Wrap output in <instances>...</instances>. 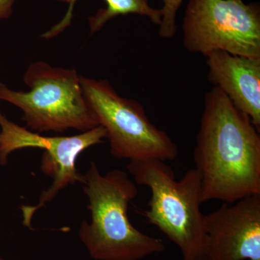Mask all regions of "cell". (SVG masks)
<instances>
[{
	"mask_svg": "<svg viewBox=\"0 0 260 260\" xmlns=\"http://www.w3.org/2000/svg\"><path fill=\"white\" fill-rule=\"evenodd\" d=\"M194 160L203 203L260 194L259 131L218 87L205 96Z\"/></svg>",
	"mask_w": 260,
	"mask_h": 260,
	"instance_id": "obj_1",
	"label": "cell"
},
{
	"mask_svg": "<svg viewBox=\"0 0 260 260\" xmlns=\"http://www.w3.org/2000/svg\"><path fill=\"white\" fill-rule=\"evenodd\" d=\"M82 184L90 221L82 222L78 237L90 257L141 260L166 250L162 240L140 232L130 222L128 209L138 189L126 172L114 169L102 174L91 162Z\"/></svg>",
	"mask_w": 260,
	"mask_h": 260,
	"instance_id": "obj_2",
	"label": "cell"
},
{
	"mask_svg": "<svg viewBox=\"0 0 260 260\" xmlns=\"http://www.w3.org/2000/svg\"><path fill=\"white\" fill-rule=\"evenodd\" d=\"M136 184L151 192L143 215L176 244L181 260H205V215L201 211V179L191 169L177 180L166 161L129 162L126 167Z\"/></svg>",
	"mask_w": 260,
	"mask_h": 260,
	"instance_id": "obj_3",
	"label": "cell"
},
{
	"mask_svg": "<svg viewBox=\"0 0 260 260\" xmlns=\"http://www.w3.org/2000/svg\"><path fill=\"white\" fill-rule=\"evenodd\" d=\"M30 90L15 91L0 82V101L21 109L23 120L37 133H80L99 126L75 69L53 68L44 61L29 65L23 76Z\"/></svg>",
	"mask_w": 260,
	"mask_h": 260,
	"instance_id": "obj_4",
	"label": "cell"
},
{
	"mask_svg": "<svg viewBox=\"0 0 260 260\" xmlns=\"http://www.w3.org/2000/svg\"><path fill=\"white\" fill-rule=\"evenodd\" d=\"M80 82L89 107L106 130L113 156L129 162L177 158V145L154 125L139 102L120 96L107 80L80 75Z\"/></svg>",
	"mask_w": 260,
	"mask_h": 260,
	"instance_id": "obj_5",
	"label": "cell"
},
{
	"mask_svg": "<svg viewBox=\"0 0 260 260\" xmlns=\"http://www.w3.org/2000/svg\"><path fill=\"white\" fill-rule=\"evenodd\" d=\"M188 51L260 58V6L243 0H189L182 24Z\"/></svg>",
	"mask_w": 260,
	"mask_h": 260,
	"instance_id": "obj_6",
	"label": "cell"
},
{
	"mask_svg": "<svg viewBox=\"0 0 260 260\" xmlns=\"http://www.w3.org/2000/svg\"><path fill=\"white\" fill-rule=\"evenodd\" d=\"M0 164L5 165L12 152L25 148L44 150L41 169L52 178L53 182L40 195L37 205L22 207L23 225L30 227L34 214L45 206L59 191L77 182L82 183L83 175L76 168V160L86 149L104 143L106 130L98 126L88 131L68 137H44L9 120L0 111Z\"/></svg>",
	"mask_w": 260,
	"mask_h": 260,
	"instance_id": "obj_7",
	"label": "cell"
},
{
	"mask_svg": "<svg viewBox=\"0 0 260 260\" xmlns=\"http://www.w3.org/2000/svg\"><path fill=\"white\" fill-rule=\"evenodd\" d=\"M205 260H260V194L205 215Z\"/></svg>",
	"mask_w": 260,
	"mask_h": 260,
	"instance_id": "obj_8",
	"label": "cell"
},
{
	"mask_svg": "<svg viewBox=\"0 0 260 260\" xmlns=\"http://www.w3.org/2000/svg\"><path fill=\"white\" fill-rule=\"evenodd\" d=\"M207 57L208 78L260 129V58L212 51Z\"/></svg>",
	"mask_w": 260,
	"mask_h": 260,
	"instance_id": "obj_9",
	"label": "cell"
},
{
	"mask_svg": "<svg viewBox=\"0 0 260 260\" xmlns=\"http://www.w3.org/2000/svg\"><path fill=\"white\" fill-rule=\"evenodd\" d=\"M69 5L68 12L64 18L52 28L41 36L43 39H49L59 35L71 25L73 17V10L75 3L78 0H56ZM149 0H105L107 8L98 10L95 15L89 17L90 34L102 30L107 22L120 15L135 14L148 18L152 23L157 25L161 23V10L151 8Z\"/></svg>",
	"mask_w": 260,
	"mask_h": 260,
	"instance_id": "obj_10",
	"label": "cell"
},
{
	"mask_svg": "<svg viewBox=\"0 0 260 260\" xmlns=\"http://www.w3.org/2000/svg\"><path fill=\"white\" fill-rule=\"evenodd\" d=\"M184 0H162L161 23L159 25V35L164 39H170L177 32L176 24L178 10Z\"/></svg>",
	"mask_w": 260,
	"mask_h": 260,
	"instance_id": "obj_11",
	"label": "cell"
},
{
	"mask_svg": "<svg viewBox=\"0 0 260 260\" xmlns=\"http://www.w3.org/2000/svg\"><path fill=\"white\" fill-rule=\"evenodd\" d=\"M15 0H0V20L9 18L13 14Z\"/></svg>",
	"mask_w": 260,
	"mask_h": 260,
	"instance_id": "obj_12",
	"label": "cell"
},
{
	"mask_svg": "<svg viewBox=\"0 0 260 260\" xmlns=\"http://www.w3.org/2000/svg\"><path fill=\"white\" fill-rule=\"evenodd\" d=\"M0 260H3V259H0Z\"/></svg>",
	"mask_w": 260,
	"mask_h": 260,
	"instance_id": "obj_13",
	"label": "cell"
}]
</instances>
